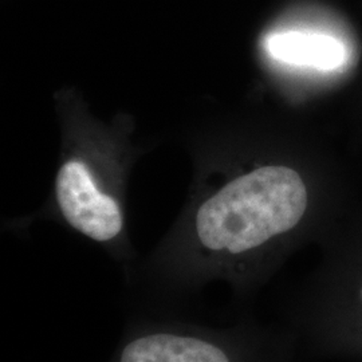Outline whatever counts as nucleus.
<instances>
[{"instance_id":"obj_1","label":"nucleus","mask_w":362,"mask_h":362,"mask_svg":"<svg viewBox=\"0 0 362 362\" xmlns=\"http://www.w3.org/2000/svg\"><path fill=\"white\" fill-rule=\"evenodd\" d=\"M309 191L300 175L282 165L251 170L227 182L197 208V246L219 260L239 288H248V263L266 247L294 233L309 212Z\"/></svg>"},{"instance_id":"obj_2","label":"nucleus","mask_w":362,"mask_h":362,"mask_svg":"<svg viewBox=\"0 0 362 362\" xmlns=\"http://www.w3.org/2000/svg\"><path fill=\"white\" fill-rule=\"evenodd\" d=\"M296 310L298 330L311 351L362 361V263L318 275Z\"/></svg>"},{"instance_id":"obj_3","label":"nucleus","mask_w":362,"mask_h":362,"mask_svg":"<svg viewBox=\"0 0 362 362\" xmlns=\"http://www.w3.org/2000/svg\"><path fill=\"white\" fill-rule=\"evenodd\" d=\"M287 341L257 330L209 336L194 330H151L130 338L115 362H286Z\"/></svg>"},{"instance_id":"obj_4","label":"nucleus","mask_w":362,"mask_h":362,"mask_svg":"<svg viewBox=\"0 0 362 362\" xmlns=\"http://www.w3.org/2000/svg\"><path fill=\"white\" fill-rule=\"evenodd\" d=\"M55 194L62 216L78 233L105 243L122 231L119 204L97 187L89 169L81 161L71 160L59 169Z\"/></svg>"},{"instance_id":"obj_5","label":"nucleus","mask_w":362,"mask_h":362,"mask_svg":"<svg viewBox=\"0 0 362 362\" xmlns=\"http://www.w3.org/2000/svg\"><path fill=\"white\" fill-rule=\"evenodd\" d=\"M266 52L278 62L322 71L339 69L348 61L345 46L336 38L296 31L270 35Z\"/></svg>"}]
</instances>
